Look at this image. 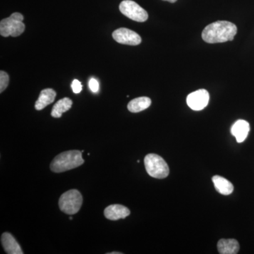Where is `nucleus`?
<instances>
[{
	"label": "nucleus",
	"mask_w": 254,
	"mask_h": 254,
	"mask_svg": "<svg viewBox=\"0 0 254 254\" xmlns=\"http://www.w3.org/2000/svg\"><path fill=\"white\" fill-rule=\"evenodd\" d=\"M237 28L233 23L227 21H218L210 23L202 32V38L207 43H225L233 41L236 36Z\"/></svg>",
	"instance_id": "nucleus-1"
},
{
	"label": "nucleus",
	"mask_w": 254,
	"mask_h": 254,
	"mask_svg": "<svg viewBox=\"0 0 254 254\" xmlns=\"http://www.w3.org/2000/svg\"><path fill=\"white\" fill-rule=\"evenodd\" d=\"M84 163L82 152L79 150H68L57 155L51 164L50 170L55 173H61L78 168Z\"/></svg>",
	"instance_id": "nucleus-2"
},
{
	"label": "nucleus",
	"mask_w": 254,
	"mask_h": 254,
	"mask_svg": "<svg viewBox=\"0 0 254 254\" xmlns=\"http://www.w3.org/2000/svg\"><path fill=\"white\" fill-rule=\"evenodd\" d=\"M144 165L147 173L156 179H165L170 174L168 163L160 155L150 153L144 158Z\"/></svg>",
	"instance_id": "nucleus-3"
},
{
	"label": "nucleus",
	"mask_w": 254,
	"mask_h": 254,
	"mask_svg": "<svg viewBox=\"0 0 254 254\" xmlns=\"http://www.w3.org/2000/svg\"><path fill=\"white\" fill-rule=\"evenodd\" d=\"M23 16L21 13H13L9 17L0 22V34L3 37H18L25 31Z\"/></svg>",
	"instance_id": "nucleus-4"
},
{
	"label": "nucleus",
	"mask_w": 254,
	"mask_h": 254,
	"mask_svg": "<svg viewBox=\"0 0 254 254\" xmlns=\"http://www.w3.org/2000/svg\"><path fill=\"white\" fill-rule=\"evenodd\" d=\"M83 203L81 193L76 190H71L65 192L59 199L60 210L68 215L77 213Z\"/></svg>",
	"instance_id": "nucleus-5"
},
{
	"label": "nucleus",
	"mask_w": 254,
	"mask_h": 254,
	"mask_svg": "<svg viewBox=\"0 0 254 254\" xmlns=\"http://www.w3.org/2000/svg\"><path fill=\"white\" fill-rule=\"evenodd\" d=\"M120 10L122 14L137 22H145L148 18L147 11L132 0L122 1L120 4Z\"/></svg>",
	"instance_id": "nucleus-6"
},
{
	"label": "nucleus",
	"mask_w": 254,
	"mask_h": 254,
	"mask_svg": "<svg viewBox=\"0 0 254 254\" xmlns=\"http://www.w3.org/2000/svg\"><path fill=\"white\" fill-rule=\"evenodd\" d=\"M113 38L118 43L128 46L141 44V38L136 32L126 28H120L113 33Z\"/></svg>",
	"instance_id": "nucleus-7"
},
{
	"label": "nucleus",
	"mask_w": 254,
	"mask_h": 254,
	"mask_svg": "<svg viewBox=\"0 0 254 254\" xmlns=\"http://www.w3.org/2000/svg\"><path fill=\"white\" fill-rule=\"evenodd\" d=\"M209 98L208 92L205 89H200L190 93L187 96V103L190 109L199 111L208 105Z\"/></svg>",
	"instance_id": "nucleus-8"
},
{
	"label": "nucleus",
	"mask_w": 254,
	"mask_h": 254,
	"mask_svg": "<svg viewBox=\"0 0 254 254\" xmlns=\"http://www.w3.org/2000/svg\"><path fill=\"white\" fill-rule=\"evenodd\" d=\"M104 215L108 220H118L128 217L130 215V210L123 205H110L105 209Z\"/></svg>",
	"instance_id": "nucleus-9"
},
{
	"label": "nucleus",
	"mask_w": 254,
	"mask_h": 254,
	"mask_svg": "<svg viewBox=\"0 0 254 254\" xmlns=\"http://www.w3.org/2000/svg\"><path fill=\"white\" fill-rule=\"evenodd\" d=\"M1 245L8 254H23V252L21 247L18 245L14 237L9 233L4 232L1 237Z\"/></svg>",
	"instance_id": "nucleus-10"
},
{
	"label": "nucleus",
	"mask_w": 254,
	"mask_h": 254,
	"mask_svg": "<svg viewBox=\"0 0 254 254\" xmlns=\"http://www.w3.org/2000/svg\"><path fill=\"white\" fill-rule=\"evenodd\" d=\"M250 131V124L245 120H240L234 124L231 128V133L236 138L238 143L245 141Z\"/></svg>",
	"instance_id": "nucleus-11"
},
{
	"label": "nucleus",
	"mask_w": 254,
	"mask_h": 254,
	"mask_svg": "<svg viewBox=\"0 0 254 254\" xmlns=\"http://www.w3.org/2000/svg\"><path fill=\"white\" fill-rule=\"evenodd\" d=\"M240 248V244L235 239H221L218 242V250L220 254H237Z\"/></svg>",
	"instance_id": "nucleus-12"
},
{
	"label": "nucleus",
	"mask_w": 254,
	"mask_h": 254,
	"mask_svg": "<svg viewBox=\"0 0 254 254\" xmlns=\"http://www.w3.org/2000/svg\"><path fill=\"white\" fill-rule=\"evenodd\" d=\"M56 95V92L52 88H46V89L43 90L40 93L38 100L36 102L35 108L37 110L44 109L48 105L54 102Z\"/></svg>",
	"instance_id": "nucleus-13"
},
{
	"label": "nucleus",
	"mask_w": 254,
	"mask_h": 254,
	"mask_svg": "<svg viewBox=\"0 0 254 254\" xmlns=\"http://www.w3.org/2000/svg\"><path fill=\"white\" fill-rule=\"evenodd\" d=\"M215 190L222 195H230L233 192V185L225 177L215 175L212 178Z\"/></svg>",
	"instance_id": "nucleus-14"
},
{
	"label": "nucleus",
	"mask_w": 254,
	"mask_h": 254,
	"mask_svg": "<svg viewBox=\"0 0 254 254\" xmlns=\"http://www.w3.org/2000/svg\"><path fill=\"white\" fill-rule=\"evenodd\" d=\"M151 100L148 97H139L131 100L127 105L128 111L133 113H139L149 108Z\"/></svg>",
	"instance_id": "nucleus-15"
},
{
	"label": "nucleus",
	"mask_w": 254,
	"mask_h": 254,
	"mask_svg": "<svg viewBox=\"0 0 254 254\" xmlns=\"http://www.w3.org/2000/svg\"><path fill=\"white\" fill-rule=\"evenodd\" d=\"M72 100L68 98H64L55 103L52 110V117L55 118H60L64 113L69 110L72 106Z\"/></svg>",
	"instance_id": "nucleus-16"
},
{
	"label": "nucleus",
	"mask_w": 254,
	"mask_h": 254,
	"mask_svg": "<svg viewBox=\"0 0 254 254\" xmlns=\"http://www.w3.org/2000/svg\"><path fill=\"white\" fill-rule=\"evenodd\" d=\"M9 82V76L8 73L4 71H0V93L7 88Z\"/></svg>",
	"instance_id": "nucleus-17"
},
{
	"label": "nucleus",
	"mask_w": 254,
	"mask_h": 254,
	"mask_svg": "<svg viewBox=\"0 0 254 254\" xmlns=\"http://www.w3.org/2000/svg\"><path fill=\"white\" fill-rule=\"evenodd\" d=\"M88 86H89L91 91L93 92V93H97V92L99 91V83L95 78H91L90 80Z\"/></svg>",
	"instance_id": "nucleus-18"
},
{
	"label": "nucleus",
	"mask_w": 254,
	"mask_h": 254,
	"mask_svg": "<svg viewBox=\"0 0 254 254\" xmlns=\"http://www.w3.org/2000/svg\"><path fill=\"white\" fill-rule=\"evenodd\" d=\"M71 88H72L73 92L74 93H81L82 91V84L81 82L77 79L73 80L72 83H71Z\"/></svg>",
	"instance_id": "nucleus-19"
},
{
	"label": "nucleus",
	"mask_w": 254,
	"mask_h": 254,
	"mask_svg": "<svg viewBox=\"0 0 254 254\" xmlns=\"http://www.w3.org/2000/svg\"><path fill=\"white\" fill-rule=\"evenodd\" d=\"M163 1H169L170 3H175L176 2L177 0H163Z\"/></svg>",
	"instance_id": "nucleus-20"
},
{
	"label": "nucleus",
	"mask_w": 254,
	"mask_h": 254,
	"mask_svg": "<svg viewBox=\"0 0 254 254\" xmlns=\"http://www.w3.org/2000/svg\"><path fill=\"white\" fill-rule=\"evenodd\" d=\"M108 254H123L121 252H111V253H108Z\"/></svg>",
	"instance_id": "nucleus-21"
}]
</instances>
